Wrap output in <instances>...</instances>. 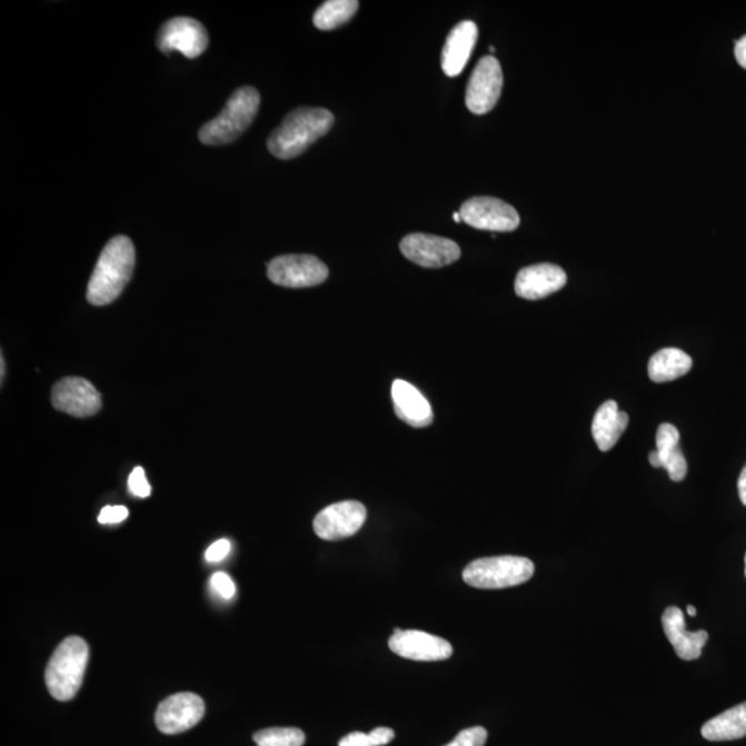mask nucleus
Masks as SVG:
<instances>
[{
  "instance_id": "f257e3e1",
  "label": "nucleus",
  "mask_w": 746,
  "mask_h": 746,
  "mask_svg": "<svg viewBox=\"0 0 746 746\" xmlns=\"http://www.w3.org/2000/svg\"><path fill=\"white\" fill-rule=\"evenodd\" d=\"M136 252L128 237H113L102 249L88 285L90 305L107 306L117 300L132 278Z\"/></svg>"
},
{
  "instance_id": "f03ea898",
  "label": "nucleus",
  "mask_w": 746,
  "mask_h": 746,
  "mask_svg": "<svg viewBox=\"0 0 746 746\" xmlns=\"http://www.w3.org/2000/svg\"><path fill=\"white\" fill-rule=\"evenodd\" d=\"M334 123V113L326 108H296L285 117L281 127L271 133L267 147L278 159L299 157L326 136Z\"/></svg>"
},
{
  "instance_id": "7ed1b4c3",
  "label": "nucleus",
  "mask_w": 746,
  "mask_h": 746,
  "mask_svg": "<svg viewBox=\"0 0 746 746\" xmlns=\"http://www.w3.org/2000/svg\"><path fill=\"white\" fill-rule=\"evenodd\" d=\"M88 660V643L78 636L67 637L51 655L44 674L50 696L59 700L76 697L82 686Z\"/></svg>"
},
{
  "instance_id": "20e7f679",
  "label": "nucleus",
  "mask_w": 746,
  "mask_h": 746,
  "mask_svg": "<svg viewBox=\"0 0 746 746\" xmlns=\"http://www.w3.org/2000/svg\"><path fill=\"white\" fill-rule=\"evenodd\" d=\"M260 107L258 90L243 87L236 90L225 110L199 130V140L207 146H225L236 141L250 127Z\"/></svg>"
},
{
  "instance_id": "39448f33",
  "label": "nucleus",
  "mask_w": 746,
  "mask_h": 746,
  "mask_svg": "<svg viewBox=\"0 0 746 746\" xmlns=\"http://www.w3.org/2000/svg\"><path fill=\"white\" fill-rule=\"evenodd\" d=\"M534 573V563L526 557H484L465 568L464 580L471 588L505 589L527 583Z\"/></svg>"
},
{
  "instance_id": "423d86ee",
  "label": "nucleus",
  "mask_w": 746,
  "mask_h": 746,
  "mask_svg": "<svg viewBox=\"0 0 746 746\" xmlns=\"http://www.w3.org/2000/svg\"><path fill=\"white\" fill-rule=\"evenodd\" d=\"M272 284L285 288H310L327 281L329 270L316 256L285 255L267 265Z\"/></svg>"
},
{
  "instance_id": "0eeeda50",
  "label": "nucleus",
  "mask_w": 746,
  "mask_h": 746,
  "mask_svg": "<svg viewBox=\"0 0 746 746\" xmlns=\"http://www.w3.org/2000/svg\"><path fill=\"white\" fill-rule=\"evenodd\" d=\"M504 88V72L493 56L477 62L466 89V107L476 116H484L497 106Z\"/></svg>"
},
{
  "instance_id": "6e6552de",
  "label": "nucleus",
  "mask_w": 746,
  "mask_h": 746,
  "mask_svg": "<svg viewBox=\"0 0 746 746\" xmlns=\"http://www.w3.org/2000/svg\"><path fill=\"white\" fill-rule=\"evenodd\" d=\"M460 218L477 230L509 232L520 226V216L508 202L493 197H475L462 205Z\"/></svg>"
},
{
  "instance_id": "1a4fd4ad",
  "label": "nucleus",
  "mask_w": 746,
  "mask_h": 746,
  "mask_svg": "<svg viewBox=\"0 0 746 746\" xmlns=\"http://www.w3.org/2000/svg\"><path fill=\"white\" fill-rule=\"evenodd\" d=\"M400 249L408 260L426 269H440L452 265L462 255L459 245L452 239L429 233H411L402 238Z\"/></svg>"
},
{
  "instance_id": "9d476101",
  "label": "nucleus",
  "mask_w": 746,
  "mask_h": 746,
  "mask_svg": "<svg viewBox=\"0 0 746 746\" xmlns=\"http://www.w3.org/2000/svg\"><path fill=\"white\" fill-rule=\"evenodd\" d=\"M209 37L201 22L190 17H176L165 22L158 33V48L163 53L179 51L187 59H197L207 50Z\"/></svg>"
},
{
  "instance_id": "9b49d317",
  "label": "nucleus",
  "mask_w": 746,
  "mask_h": 746,
  "mask_svg": "<svg viewBox=\"0 0 746 746\" xmlns=\"http://www.w3.org/2000/svg\"><path fill=\"white\" fill-rule=\"evenodd\" d=\"M367 520V509L357 500H345L328 506L312 523L317 537L324 540H340L360 531Z\"/></svg>"
},
{
  "instance_id": "f8f14e48",
  "label": "nucleus",
  "mask_w": 746,
  "mask_h": 746,
  "mask_svg": "<svg viewBox=\"0 0 746 746\" xmlns=\"http://www.w3.org/2000/svg\"><path fill=\"white\" fill-rule=\"evenodd\" d=\"M51 404L57 411L76 418L93 417L102 406L99 390L83 378H64L57 381L51 390Z\"/></svg>"
},
{
  "instance_id": "ddd939ff",
  "label": "nucleus",
  "mask_w": 746,
  "mask_h": 746,
  "mask_svg": "<svg viewBox=\"0 0 746 746\" xmlns=\"http://www.w3.org/2000/svg\"><path fill=\"white\" fill-rule=\"evenodd\" d=\"M205 715L203 699L193 693H179L159 704L156 723L163 734H180L190 730Z\"/></svg>"
},
{
  "instance_id": "4468645a",
  "label": "nucleus",
  "mask_w": 746,
  "mask_h": 746,
  "mask_svg": "<svg viewBox=\"0 0 746 746\" xmlns=\"http://www.w3.org/2000/svg\"><path fill=\"white\" fill-rule=\"evenodd\" d=\"M390 650L402 658L412 660H444L451 658L454 653L449 641L420 630L396 629L389 640Z\"/></svg>"
},
{
  "instance_id": "2eb2a0df",
  "label": "nucleus",
  "mask_w": 746,
  "mask_h": 746,
  "mask_svg": "<svg viewBox=\"0 0 746 746\" xmlns=\"http://www.w3.org/2000/svg\"><path fill=\"white\" fill-rule=\"evenodd\" d=\"M567 275L561 267L540 263L518 271L515 282L516 295L527 300L548 298L566 287Z\"/></svg>"
},
{
  "instance_id": "dca6fc26",
  "label": "nucleus",
  "mask_w": 746,
  "mask_h": 746,
  "mask_svg": "<svg viewBox=\"0 0 746 746\" xmlns=\"http://www.w3.org/2000/svg\"><path fill=\"white\" fill-rule=\"evenodd\" d=\"M657 448L648 455L655 469L664 467L672 481L680 483L687 476V460L680 448V432L674 425L663 424L657 431Z\"/></svg>"
},
{
  "instance_id": "f3484780",
  "label": "nucleus",
  "mask_w": 746,
  "mask_h": 746,
  "mask_svg": "<svg viewBox=\"0 0 746 746\" xmlns=\"http://www.w3.org/2000/svg\"><path fill=\"white\" fill-rule=\"evenodd\" d=\"M663 626L666 637L674 646L677 657L683 660H694L700 657L706 641L709 639L708 631H687L685 614L679 607H668L663 615Z\"/></svg>"
},
{
  "instance_id": "a211bd4d",
  "label": "nucleus",
  "mask_w": 746,
  "mask_h": 746,
  "mask_svg": "<svg viewBox=\"0 0 746 746\" xmlns=\"http://www.w3.org/2000/svg\"><path fill=\"white\" fill-rule=\"evenodd\" d=\"M478 28L476 22L466 20L454 28L444 44L441 68L449 78L458 77L465 70L473 49L476 47Z\"/></svg>"
},
{
  "instance_id": "6ab92c4d",
  "label": "nucleus",
  "mask_w": 746,
  "mask_h": 746,
  "mask_svg": "<svg viewBox=\"0 0 746 746\" xmlns=\"http://www.w3.org/2000/svg\"><path fill=\"white\" fill-rule=\"evenodd\" d=\"M391 400L397 417L412 427H427L432 424V409L429 401L417 389L406 380L392 381Z\"/></svg>"
},
{
  "instance_id": "aec40b11",
  "label": "nucleus",
  "mask_w": 746,
  "mask_h": 746,
  "mask_svg": "<svg viewBox=\"0 0 746 746\" xmlns=\"http://www.w3.org/2000/svg\"><path fill=\"white\" fill-rule=\"evenodd\" d=\"M629 425L628 414L619 411L618 404L609 400L595 414L591 435L601 452H608L619 441Z\"/></svg>"
},
{
  "instance_id": "412c9836",
  "label": "nucleus",
  "mask_w": 746,
  "mask_h": 746,
  "mask_svg": "<svg viewBox=\"0 0 746 746\" xmlns=\"http://www.w3.org/2000/svg\"><path fill=\"white\" fill-rule=\"evenodd\" d=\"M700 734L712 743L734 742L746 737V703L706 722Z\"/></svg>"
},
{
  "instance_id": "4be33fe9",
  "label": "nucleus",
  "mask_w": 746,
  "mask_h": 746,
  "mask_svg": "<svg viewBox=\"0 0 746 746\" xmlns=\"http://www.w3.org/2000/svg\"><path fill=\"white\" fill-rule=\"evenodd\" d=\"M692 357L680 349H663L650 358L648 376L655 384H666L690 372Z\"/></svg>"
},
{
  "instance_id": "5701e85b",
  "label": "nucleus",
  "mask_w": 746,
  "mask_h": 746,
  "mask_svg": "<svg viewBox=\"0 0 746 746\" xmlns=\"http://www.w3.org/2000/svg\"><path fill=\"white\" fill-rule=\"evenodd\" d=\"M357 0H329L316 11L315 26L318 30L330 31L347 24L357 13Z\"/></svg>"
},
{
  "instance_id": "b1692460",
  "label": "nucleus",
  "mask_w": 746,
  "mask_h": 746,
  "mask_svg": "<svg viewBox=\"0 0 746 746\" xmlns=\"http://www.w3.org/2000/svg\"><path fill=\"white\" fill-rule=\"evenodd\" d=\"M253 742L258 746H304L306 736L299 728L272 727L255 733Z\"/></svg>"
},
{
  "instance_id": "393cba45",
  "label": "nucleus",
  "mask_w": 746,
  "mask_h": 746,
  "mask_svg": "<svg viewBox=\"0 0 746 746\" xmlns=\"http://www.w3.org/2000/svg\"><path fill=\"white\" fill-rule=\"evenodd\" d=\"M488 733L484 727H470L460 732L452 743L446 746H484L487 743Z\"/></svg>"
},
{
  "instance_id": "a878e982",
  "label": "nucleus",
  "mask_w": 746,
  "mask_h": 746,
  "mask_svg": "<svg viewBox=\"0 0 746 746\" xmlns=\"http://www.w3.org/2000/svg\"><path fill=\"white\" fill-rule=\"evenodd\" d=\"M210 589H212L213 595L220 597L223 600H230L236 596V584L225 573H216L210 578Z\"/></svg>"
},
{
  "instance_id": "bb28decb",
  "label": "nucleus",
  "mask_w": 746,
  "mask_h": 746,
  "mask_svg": "<svg viewBox=\"0 0 746 746\" xmlns=\"http://www.w3.org/2000/svg\"><path fill=\"white\" fill-rule=\"evenodd\" d=\"M128 488L130 494L135 495V497H150L151 486L150 483L147 481L146 471L142 467H136V469L130 473Z\"/></svg>"
},
{
  "instance_id": "cd10ccee",
  "label": "nucleus",
  "mask_w": 746,
  "mask_h": 746,
  "mask_svg": "<svg viewBox=\"0 0 746 746\" xmlns=\"http://www.w3.org/2000/svg\"><path fill=\"white\" fill-rule=\"evenodd\" d=\"M128 516L129 510L128 508H125V506H106V508L100 511L99 523L119 524L127 520Z\"/></svg>"
},
{
  "instance_id": "c85d7f7f",
  "label": "nucleus",
  "mask_w": 746,
  "mask_h": 746,
  "mask_svg": "<svg viewBox=\"0 0 746 746\" xmlns=\"http://www.w3.org/2000/svg\"><path fill=\"white\" fill-rule=\"evenodd\" d=\"M231 550V544L229 539H220L218 543H215L209 546L207 554H205V559L208 563H219L225 560L229 556Z\"/></svg>"
},
{
  "instance_id": "c756f323",
  "label": "nucleus",
  "mask_w": 746,
  "mask_h": 746,
  "mask_svg": "<svg viewBox=\"0 0 746 746\" xmlns=\"http://www.w3.org/2000/svg\"><path fill=\"white\" fill-rule=\"evenodd\" d=\"M368 736L372 746H384L391 743L396 734L389 727H378L372 733H369Z\"/></svg>"
},
{
  "instance_id": "7c9ffc66",
  "label": "nucleus",
  "mask_w": 746,
  "mask_h": 746,
  "mask_svg": "<svg viewBox=\"0 0 746 746\" xmlns=\"http://www.w3.org/2000/svg\"><path fill=\"white\" fill-rule=\"evenodd\" d=\"M339 746H372L368 734L360 732L351 733L340 739Z\"/></svg>"
},
{
  "instance_id": "2f4dec72",
  "label": "nucleus",
  "mask_w": 746,
  "mask_h": 746,
  "mask_svg": "<svg viewBox=\"0 0 746 746\" xmlns=\"http://www.w3.org/2000/svg\"><path fill=\"white\" fill-rule=\"evenodd\" d=\"M734 54H736L738 64L746 70V36L742 39H738L736 42V50H734Z\"/></svg>"
},
{
  "instance_id": "473e14b6",
  "label": "nucleus",
  "mask_w": 746,
  "mask_h": 746,
  "mask_svg": "<svg viewBox=\"0 0 746 746\" xmlns=\"http://www.w3.org/2000/svg\"><path fill=\"white\" fill-rule=\"evenodd\" d=\"M738 493L742 503L746 506V465L738 478Z\"/></svg>"
},
{
  "instance_id": "72a5a7b5",
  "label": "nucleus",
  "mask_w": 746,
  "mask_h": 746,
  "mask_svg": "<svg viewBox=\"0 0 746 746\" xmlns=\"http://www.w3.org/2000/svg\"><path fill=\"white\" fill-rule=\"evenodd\" d=\"M687 614H688V615H692V617H696V615H697V609H696V607L688 606V607H687Z\"/></svg>"
},
{
  "instance_id": "f704fd0d",
  "label": "nucleus",
  "mask_w": 746,
  "mask_h": 746,
  "mask_svg": "<svg viewBox=\"0 0 746 746\" xmlns=\"http://www.w3.org/2000/svg\"><path fill=\"white\" fill-rule=\"evenodd\" d=\"M454 221H455V223H460V221H462V218H460L459 212L454 213Z\"/></svg>"
},
{
  "instance_id": "c9c22d12",
  "label": "nucleus",
  "mask_w": 746,
  "mask_h": 746,
  "mask_svg": "<svg viewBox=\"0 0 746 746\" xmlns=\"http://www.w3.org/2000/svg\"><path fill=\"white\" fill-rule=\"evenodd\" d=\"M0 366H2V374H0V375H2V381H3V379H4V358H3V356H2V358H0Z\"/></svg>"
},
{
  "instance_id": "e433bc0d",
  "label": "nucleus",
  "mask_w": 746,
  "mask_h": 746,
  "mask_svg": "<svg viewBox=\"0 0 746 746\" xmlns=\"http://www.w3.org/2000/svg\"><path fill=\"white\" fill-rule=\"evenodd\" d=\"M745 574H746V556H745Z\"/></svg>"
}]
</instances>
